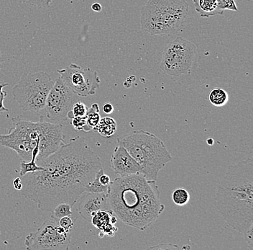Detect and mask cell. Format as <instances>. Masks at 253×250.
Segmentation results:
<instances>
[{
  "mask_svg": "<svg viewBox=\"0 0 253 250\" xmlns=\"http://www.w3.org/2000/svg\"><path fill=\"white\" fill-rule=\"evenodd\" d=\"M42 170L22 176V196L51 212L60 203L74 206L79 198L103 169L102 161L84 138L77 137L41 161Z\"/></svg>",
  "mask_w": 253,
  "mask_h": 250,
  "instance_id": "6da1fadb",
  "label": "cell"
},
{
  "mask_svg": "<svg viewBox=\"0 0 253 250\" xmlns=\"http://www.w3.org/2000/svg\"><path fill=\"white\" fill-rule=\"evenodd\" d=\"M111 210L123 224L139 230L150 227L165 209L156 182L141 174L119 176L108 192Z\"/></svg>",
  "mask_w": 253,
  "mask_h": 250,
  "instance_id": "7a4b0ae2",
  "label": "cell"
},
{
  "mask_svg": "<svg viewBox=\"0 0 253 250\" xmlns=\"http://www.w3.org/2000/svg\"><path fill=\"white\" fill-rule=\"evenodd\" d=\"M216 206L228 225L245 234L253 226V161L229 166L216 188Z\"/></svg>",
  "mask_w": 253,
  "mask_h": 250,
  "instance_id": "3957f363",
  "label": "cell"
},
{
  "mask_svg": "<svg viewBox=\"0 0 253 250\" xmlns=\"http://www.w3.org/2000/svg\"><path fill=\"white\" fill-rule=\"evenodd\" d=\"M141 167L140 173L150 181H157L160 171L173 157L157 136L144 130L131 131L117 139Z\"/></svg>",
  "mask_w": 253,
  "mask_h": 250,
  "instance_id": "277c9868",
  "label": "cell"
},
{
  "mask_svg": "<svg viewBox=\"0 0 253 250\" xmlns=\"http://www.w3.org/2000/svg\"><path fill=\"white\" fill-rule=\"evenodd\" d=\"M186 0H148L140 11V25L151 36L175 34L183 29L189 13Z\"/></svg>",
  "mask_w": 253,
  "mask_h": 250,
  "instance_id": "5b68a950",
  "label": "cell"
},
{
  "mask_svg": "<svg viewBox=\"0 0 253 250\" xmlns=\"http://www.w3.org/2000/svg\"><path fill=\"white\" fill-rule=\"evenodd\" d=\"M54 82L45 72L24 74L12 89V96L24 111L39 112L45 108L49 92Z\"/></svg>",
  "mask_w": 253,
  "mask_h": 250,
  "instance_id": "8992f818",
  "label": "cell"
},
{
  "mask_svg": "<svg viewBox=\"0 0 253 250\" xmlns=\"http://www.w3.org/2000/svg\"><path fill=\"white\" fill-rule=\"evenodd\" d=\"M13 126L7 134H0V145L15 151L23 161L31 160L33 150L39 147L37 122L24 120L20 116L12 118Z\"/></svg>",
  "mask_w": 253,
  "mask_h": 250,
  "instance_id": "52a82bcc",
  "label": "cell"
},
{
  "mask_svg": "<svg viewBox=\"0 0 253 250\" xmlns=\"http://www.w3.org/2000/svg\"><path fill=\"white\" fill-rule=\"evenodd\" d=\"M196 52L195 44L181 36L177 37L164 49L160 69L164 74L171 77L189 74Z\"/></svg>",
  "mask_w": 253,
  "mask_h": 250,
  "instance_id": "ba28073f",
  "label": "cell"
},
{
  "mask_svg": "<svg viewBox=\"0 0 253 250\" xmlns=\"http://www.w3.org/2000/svg\"><path fill=\"white\" fill-rule=\"evenodd\" d=\"M25 245L28 250H68L71 245V233L66 232L58 220L50 216L36 232L27 236Z\"/></svg>",
  "mask_w": 253,
  "mask_h": 250,
  "instance_id": "9c48e42d",
  "label": "cell"
},
{
  "mask_svg": "<svg viewBox=\"0 0 253 250\" xmlns=\"http://www.w3.org/2000/svg\"><path fill=\"white\" fill-rule=\"evenodd\" d=\"M79 97L65 85L61 77H58L49 92L45 102L44 109L47 118L55 122L69 119L73 105L79 101Z\"/></svg>",
  "mask_w": 253,
  "mask_h": 250,
  "instance_id": "30bf717a",
  "label": "cell"
},
{
  "mask_svg": "<svg viewBox=\"0 0 253 250\" xmlns=\"http://www.w3.org/2000/svg\"><path fill=\"white\" fill-rule=\"evenodd\" d=\"M58 73L65 85L81 97L94 96L100 87L98 73L89 68L83 69L79 65L71 64L65 69H58Z\"/></svg>",
  "mask_w": 253,
  "mask_h": 250,
  "instance_id": "8fae6325",
  "label": "cell"
},
{
  "mask_svg": "<svg viewBox=\"0 0 253 250\" xmlns=\"http://www.w3.org/2000/svg\"><path fill=\"white\" fill-rule=\"evenodd\" d=\"M38 123L39 131V154L36 161L45 160L50 155L55 153L64 143L63 126L60 123L45 121L41 116Z\"/></svg>",
  "mask_w": 253,
  "mask_h": 250,
  "instance_id": "7c38bea8",
  "label": "cell"
},
{
  "mask_svg": "<svg viewBox=\"0 0 253 250\" xmlns=\"http://www.w3.org/2000/svg\"><path fill=\"white\" fill-rule=\"evenodd\" d=\"M77 211L82 218L91 222V218L99 210H111L108 193L84 192L79 198Z\"/></svg>",
  "mask_w": 253,
  "mask_h": 250,
  "instance_id": "4fadbf2b",
  "label": "cell"
},
{
  "mask_svg": "<svg viewBox=\"0 0 253 250\" xmlns=\"http://www.w3.org/2000/svg\"><path fill=\"white\" fill-rule=\"evenodd\" d=\"M110 167L119 176L137 175L141 167L124 147L118 145L114 149L110 159Z\"/></svg>",
  "mask_w": 253,
  "mask_h": 250,
  "instance_id": "5bb4252c",
  "label": "cell"
},
{
  "mask_svg": "<svg viewBox=\"0 0 253 250\" xmlns=\"http://www.w3.org/2000/svg\"><path fill=\"white\" fill-rule=\"evenodd\" d=\"M91 224L100 231L99 237L104 236L112 237L118 232V229L115 224L117 218L112 210H99L96 212L91 220Z\"/></svg>",
  "mask_w": 253,
  "mask_h": 250,
  "instance_id": "9a60e30c",
  "label": "cell"
},
{
  "mask_svg": "<svg viewBox=\"0 0 253 250\" xmlns=\"http://www.w3.org/2000/svg\"><path fill=\"white\" fill-rule=\"evenodd\" d=\"M194 7L201 17H208L223 15L220 0H192Z\"/></svg>",
  "mask_w": 253,
  "mask_h": 250,
  "instance_id": "2e32d148",
  "label": "cell"
},
{
  "mask_svg": "<svg viewBox=\"0 0 253 250\" xmlns=\"http://www.w3.org/2000/svg\"><path fill=\"white\" fill-rule=\"evenodd\" d=\"M117 129L118 123L113 118L107 116L101 118L97 126L93 130L99 133L102 137L110 138L116 133Z\"/></svg>",
  "mask_w": 253,
  "mask_h": 250,
  "instance_id": "e0dca14e",
  "label": "cell"
},
{
  "mask_svg": "<svg viewBox=\"0 0 253 250\" xmlns=\"http://www.w3.org/2000/svg\"><path fill=\"white\" fill-rule=\"evenodd\" d=\"M100 119L101 115L99 114V105L97 103L92 104L87 110L86 114V124L83 131L85 132H88V131L94 129L97 126Z\"/></svg>",
  "mask_w": 253,
  "mask_h": 250,
  "instance_id": "ac0fdd59",
  "label": "cell"
},
{
  "mask_svg": "<svg viewBox=\"0 0 253 250\" xmlns=\"http://www.w3.org/2000/svg\"><path fill=\"white\" fill-rule=\"evenodd\" d=\"M38 154H39V147H36L33 150L31 160L23 161L20 162V175H21V177L29 173V172L42 170L43 167L36 164V158H37Z\"/></svg>",
  "mask_w": 253,
  "mask_h": 250,
  "instance_id": "d6986e66",
  "label": "cell"
},
{
  "mask_svg": "<svg viewBox=\"0 0 253 250\" xmlns=\"http://www.w3.org/2000/svg\"><path fill=\"white\" fill-rule=\"evenodd\" d=\"M210 102L216 107H223L228 102L229 95L222 88H216L211 90L210 93Z\"/></svg>",
  "mask_w": 253,
  "mask_h": 250,
  "instance_id": "ffe728a7",
  "label": "cell"
},
{
  "mask_svg": "<svg viewBox=\"0 0 253 250\" xmlns=\"http://www.w3.org/2000/svg\"><path fill=\"white\" fill-rule=\"evenodd\" d=\"M71 208H72V206L70 204L65 203V202L58 204L55 207L54 209L50 212L51 217L58 221V220L65 217V216H71L73 215Z\"/></svg>",
  "mask_w": 253,
  "mask_h": 250,
  "instance_id": "44dd1931",
  "label": "cell"
},
{
  "mask_svg": "<svg viewBox=\"0 0 253 250\" xmlns=\"http://www.w3.org/2000/svg\"><path fill=\"white\" fill-rule=\"evenodd\" d=\"M172 200L178 206L186 205L190 200V194L183 188H178L172 193Z\"/></svg>",
  "mask_w": 253,
  "mask_h": 250,
  "instance_id": "7402d4cb",
  "label": "cell"
},
{
  "mask_svg": "<svg viewBox=\"0 0 253 250\" xmlns=\"http://www.w3.org/2000/svg\"><path fill=\"white\" fill-rule=\"evenodd\" d=\"M103 169H101L99 172L96 174V178L94 180L87 186L86 192L90 193H97V194H101V193H108L109 189H110V186H105L101 184L99 180V175H100L101 171Z\"/></svg>",
  "mask_w": 253,
  "mask_h": 250,
  "instance_id": "603a6c76",
  "label": "cell"
},
{
  "mask_svg": "<svg viewBox=\"0 0 253 250\" xmlns=\"http://www.w3.org/2000/svg\"><path fill=\"white\" fill-rule=\"evenodd\" d=\"M87 110H88V107L85 105L84 102H81V101H77L74 105H73L72 109H71V113L73 115V118L74 117L78 116H85L86 114Z\"/></svg>",
  "mask_w": 253,
  "mask_h": 250,
  "instance_id": "cb8c5ba5",
  "label": "cell"
},
{
  "mask_svg": "<svg viewBox=\"0 0 253 250\" xmlns=\"http://www.w3.org/2000/svg\"><path fill=\"white\" fill-rule=\"evenodd\" d=\"M8 85H9V83L7 82L0 81V114L9 111L7 107L4 105V98L7 96V93L4 91V88Z\"/></svg>",
  "mask_w": 253,
  "mask_h": 250,
  "instance_id": "d4e9b609",
  "label": "cell"
},
{
  "mask_svg": "<svg viewBox=\"0 0 253 250\" xmlns=\"http://www.w3.org/2000/svg\"><path fill=\"white\" fill-rule=\"evenodd\" d=\"M71 126L76 131H83L86 124V115L85 116L74 117L71 118Z\"/></svg>",
  "mask_w": 253,
  "mask_h": 250,
  "instance_id": "484cf974",
  "label": "cell"
},
{
  "mask_svg": "<svg viewBox=\"0 0 253 250\" xmlns=\"http://www.w3.org/2000/svg\"><path fill=\"white\" fill-rule=\"evenodd\" d=\"M21 1L40 8H43V7L47 8L53 2V0H21Z\"/></svg>",
  "mask_w": 253,
  "mask_h": 250,
  "instance_id": "4316f807",
  "label": "cell"
},
{
  "mask_svg": "<svg viewBox=\"0 0 253 250\" xmlns=\"http://www.w3.org/2000/svg\"><path fill=\"white\" fill-rule=\"evenodd\" d=\"M58 224L66 232H71L74 226V221L71 219V216H65L58 220Z\"/></svg>",
  "mask_w": 253,
  "mask_h": 250,
  "instance_id": "83f0119b",
  "label": "cell"
},
{
  "mask_svg": "<svg viewBox=\"0 0 253 250\" xmlns=\"http://www.w3.org/2000/svg\"><path fill=\"white\" fill-rule=\"evenodd\" d=\"M245 241L248 244V246L250 247L251 250L253 249V226L250 228L246 233L243 234Z\"/></svg>",
  "mask_w": 253,
  "mask_h": 250,
  "instance_id": "f1b7e54d",
  "label": "cell"
},
{
  "mask_svg": "<svg viewBox=\"0 0 253 250\" xmlns=\"http://www.w3.org/2000/svg\"><path fill=\"white\" fill-rule=\"evenodd\" d=\"M99 180L101 184L103 186H109L111 183V179L109 175L107 174L104 173V170L101 171L100 175H99Z\"/></svg>",
  "mask_w": 253,
  "mask_h": 250,
  "instance_id": "f546056e",
  "label": "cell"
},
{
  "mask_svg": "<svg viewBox=\"0 0 253 250\" xmlns=\"http://www.w3.org/2000/svg\"><path fill=\"white\" fill-rule=\"evenodd\" d=\"M13 186L17 191H21L23 188V183H22L21 178H15L13 180Z\"/></svg>",
  "mask_w": 253,
  "mask_h": 250,
  "instance_id": "4dcf8cb0",
  "label": "cell"
},
{
  "mask_svg": "<svg viewBox=\"0 0 253 250\" xmlns=\"http://www.w3.org/2000/svg\"><path fill=\"white\" fill-rule=\"evenodd\" d=\"M103 111L106 114H112L114 111L113 105L109 103V102H107L103 105Z\"/></svg>",
  "mask_w": 253,
  "mask_h": 250,
  "instance_id": "1f68e13d",
  "label": "cell"
},
{
  "mask_svg": "<svg viewBox=\"0 0 253 250\" xmlns=\"http://www.w3.org/2000/svg\"><path fill=\"white\" fill-rule=\"evenodd\" d=\"M91 9H92L93 11H94V12H101V11L102 10V4H101L100 3L96 1V2L93 3L92 5H91Z\"/></svg>",
  "mask_w": 253,
  "mask_h": 250,
  "instance_id": "d6a6232c",
  "label": "cell"
},
{
  "mask_svg": "<svg viewBox=\"0 0 253 250\" xmlns=\"http://www.w3.org/2000/svg\"><path fill=\"white\" fill-rule=\"evenodd\" d=\"M3 60L2 56H1V51H0V71H1V68H2Z\"/></svg>",
  "mask_w": 253,
  "mask_h": 250,
  "instance_id": "836d02e7",
  "label": "cell"
},
{
  "mask_svg": "<svg viewBox=\"0 0 253 250\" xmlns=\"http://www.w3.org/2000/svg\"><path fill=\"white\" fill-rule=\"evenodd\" d=\"M207 143L208 144V145H210V146L213 145V139H211V138H210V139H207Z\"/></svg>",
  "mask_w": 253,
  "mask_h": 250,
  "instance_id": "e575fe53",
  "label": "cell"
},
{
  "mask_svg": "<svg viewBox=\"0 0 253 250\" xmlns=\"http://www.w3.org/2000/svg\"><path fill=\"white\" fill-rule=\"evenodd\" d=\"M249 1H253V0H249Z\"/></svg>",
  "mask_w": 253,
  "mask_h": 250,
  "instance_id": "d590c367",
  "label": "cell"
}]
</instances>
